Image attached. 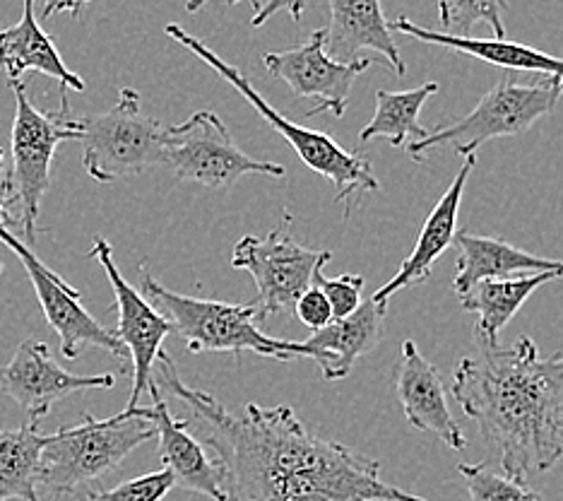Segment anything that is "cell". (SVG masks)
Returning a JSON list of instances; mask_svg holds the SVG:
<instances>
[{"mask_svg":"<svg viewBox=\"0 0 563 501\" xmlns=\"http://www.w3.org/2000/svg\"><path fill=\"white\" fill-rule=\"evenodd\" d=\"M80 143L87 176L111 184L164 166L166 128L140 111L137 89L121 87L117 107L80 116Z\"/></svg>","mask_w":563,"mask_h":501,"instance_id":"obj_8","label":"cell"},{"mask_svg":"<svg viewBox=\"0 0 563 501\" xmlns=\"http://www.w3.org/2000/svg\"><path fill=\"white\" fill-rule=\"evenodd\" d=\"M5 247L18 255L20 263L27 270L32 280V287L36 292V299L42 304V312L48 320V326L60 340V355L66 359H78L85 347H99L107 350L121 362H125L131 352L117 336V330H109L99 324V320L87 312L80 304V292L73 290L68 282H63L58 273H54L40 255L30 247H24L22 239L15 235H3L0 239Z\"/></svg>","mask_w":563,"mask_h":501,"instance_id":"obj_12","label":"cell"},{"mask_svg":"<svg viewBox=\"0 0 563 501\" xmlns=\"http://www.w3.org/2000/svg\"><path fill=\"white\" fill-rule=\"evenodd\" d=\"M395 391L405 410L407 422L419 432H429L453 448L463 451L467 439L448 407L445 385L429 359L417 350L412 340H405L398 371H395Z\"/></svg>","mask_w":563,"mask_h":501,"instance_id":"obj_15","label":"cell"},{"mask_svg":"<svg viewBox=\"0 0 563 501\" xmlns=\"http://www.w3.org/2000/svg\"><path fill=\"white\" fill-rule=\"evenodd\" d=\"M453 395L508 478L525 482L561 460L563 350L544 359L525 336L510 347L479 345L460 359Z\"/></svg>","mask_w":563,"mask_h":501,"instance_id":"obj_2","label":"cell"},{"mask_svg":"<svg viewBox=\"0 0 563 501\" xmlns=\"http://www.w3.org/2000/svg\"><path fill=\"white\" fill-rule=\"evenodd\" d=\"M0 275H3V263H0Z\"/></svg>","mask_w":563,"mask_h":501,"instance_id":"obj_35","label":"cell"},{"mask_svg":"<svg viewBox=\"0 0 563 501\" xmlns=\"http://www.w3.org/2000/svg\"><path fill=\"white\" fill-rule=\"evenodd\" d=\"M15 95V119H12V176L10 193L20 205L22 235L30 243H36V220H40L42 200L51 188V162L56 148L66 140H80V116L68 107V89L60 87V109L40 111L22 80L8 83Z\"/></svg>","mask_w":563,"mask_h":501,"instance_id":"obj_6","label":"cell"},{"mask_svg":"<svg viewBox=\"0 0 563 501\" xmlns=\"http://www.w3.org/2000/svg\"><path fill=\"white\" fill-rule=\"evenodd\" d=\"M475 164H477V154L465 157V164L460 166V172L455 174L451 186L445 188L441 200L437 203V208L429 213L424 227L419 231V239L415 243L412 253L402 261L395 277L386 282L380 290H376V294L371 299H376L378 304H388L393 294L421 285V282H427L431 277L433 265H437V261L457 237L460 203H463L467 178L472 170H475Z\"/></svg>","mask_w":563,"mask_h":501,"instance_id":"obj_16","label":"cell"},{"mask_svg":"<svg viewBox=\"0 0 563 501\" xmlns=\"http://www.w3.org/2000/svg\"><path fill=\"white\" fill-rule=\"evenodd\" d=\"M157 439V424L150 407H133L109 420L85 415L80 424H63L51 434L42 456L40 487L56 499L75 494L89 482H99L119 468L135 448Z\"/></svg>","mask_w":563,"mask_h":501,"instance_id":"obj_4","label":"cell"},{"mask_svg":"<svg viewBox=\"0 0 563 501\" xmlns=\"http://www.w3.org/2000/svg\"><path fill=\"white\" fill-rule=\"evenodd\" d=\"M504 0H439V18L445 34L472 36L477 24H486L496 39H506Z\"/></svg>","mask_w":563,"mask_h":501,"instance_id":"obj_26","label":"cell"},{"mask_svg":"<svg viewBox=\"0 0 563 501\" xmlns=\"http://www.w3.org/2000/svg\"><path fill=\"white\" fill-rule=\"evenodd\" d=\"M316 285L328 294L335 318H347L360 312V306L364 304L362 302V292L366 285L364 275H352V273H344L340 277L318 275Z\"/></svg>","mask_w":563,"mask_h":501,"instance_id":"obj_29","label":"cell"},{"mask_svg":"<svg viewBox=\"0 0 563 501\" xmlns=\"http://www.w3.org/2000/svg\"><path fill=\"white\" fill-rule=\"evenodd\" d=\"M457 470L467 484V501H544L525 482L496 475L482 462H460Z\"/></svg>","mask_w":563,"mask_h":501,"instance_id":"obj_27","label":"cell"},{"mask_svg":"<svg viewBox=\"0 0 563 501\" xmlns=\"http://www.w3.org/2000/svg\"><path fill=\"white\" fill-rule=\"evenodd\" d=\"M176 484L174 472L169 468H162L157 472L140 475V478L125 480L111 490L89 492L85 501H162L169 494Z\"/></svg>","mask_w":563,"mask_h":501,"instance_id":"obj_28","label":"cell"},{"mask_svg":"<svg viewBox=\"0 0 563 501\" xmlns=\"http://www.w3.org/2000/svg\"><path fill=\"white\" fill-rule=\"evenodd\" d=\"M455 243L460 249L457 273L453 280V290L457 297H465V294H470L484 280H501L534 273L563 275V261L540 259V255L522 251L504 239L460 231L455 237Z\"/></svg>","mask_w":563,"mask_h":501,"instance_id":"obj_21","label":"cell"},{"mask_svg":"<svg viewBox=\"0 0 563 501\" xmlns=\"http://www.w3.org/2000/svg\"><path fill=\"white\" fill-rule=\"evenodd\" d=\"M117 377L70 374L54 362L48 345L42 340H24L18 345L5 367H0V391L12 397L30 420L40 422L63 397L78 391L113 389Z\"/></svg>","mask_w":563,"mask_h":501,"instance_id":"obj_14","label":"cell"},{"mask_svg":"<svg viewBox=\"0 0 563 501\" xmlns=\"http://www.w3.org/2000/svg\"><path fill=\"white\" fill-rule=\"evenodd\" d=\"M48 442L51 434H42L36 420L0 429V501H42L36 487Z\"/></svg>","mask_w":563,"mask_h":501,"instance_id":"obj_24","label":"cell"},{"mask_svg":"<svg viewBox=\"0 0 563 501\" xmlns=\"http://www.w3.org/2000/svg\"><path fill=\"white\" fill-rule=\"evenodd\" d=\"M36 3L42 6V20H48L51 15H56V12H68L70 18L80 20L85 8L92 3V0H36Z\"/></svg>","mask_w":563,"mask_h":501,"instance_id":"obj_33","label":"cell"},{"mask_svg":"<svg viewBox=\"0 0 563 501\" xmlns=\"http://www.w3.org/2000/svg\"><path fill=\"white\" fill-rule=\"evenodd\" d=\"M140 292L172 320L174 333L188 347V352H229L241 362V352L289 362L294 357L313 359L303 342H289L265 336L261 330V308L251 304H229L217 299H198L178 294L150 275L147 265H140Z\"/></svg>","mask_w":563,"mask_h":501,"instance_id":"obj_3","label":"cell"},{"mask_svg":"<svg viewBox=\"0 0 563 501\" xmlns=\"http://www.w3.org/2000/svg\"><path fill=\"white\" fill-rule=\"evenodd\" d=\"M325 39V30H316L299 46L265 54L263 66L299 99H318L311 116L330 111L335 119H342L347 113L356 77L371 68V58L335 61L328 54Z\"/></svg>","mask_w":563,"mask_h":501,"instance_id":"obj_13","label":"cell"},{"mask_svg":"<svg viewBox=\"0 0 563 501\" xmlns=\"http://www.w3.org/2000/svg\"><path fill=\"white\" fill-rule=\"evenodd\" d=\"M208 3H212V0H186V10H188V12H198L200 8H205ZM224 3L236 6V3H241V0H224ZM253 6H255V10H261L258 0H253Z\"/></svg>","mask_w":563,"mask_h":501,"instance_id":"obj_34","label":"cell"},{"mask_svg":"<svg viewBox=\"0 0 563 501\" xmlns=\"http://www.w3.org/2000/svg\"><path fill=\"white\" fill-rule=\"evenodd\" d=\"M393 32H402L412 39H419L424 44H437L443 48L460 51L477 61L492 63V66L506 68V70H525V73H542L549 77H559L563 80V58L542 54L532 46L506 42V39H475V36H453L437 30L419 28L409 18L400 15L398 20L390 22Z\"/></svg>","mask_w":563,"mask_h":501,"instance_id":"obj_22","label":"cell"},{"mask_svg":"<svg viewBox=\"0 0 563 501\" xmlns=\"http://www.w3.org/2000/svg\"><path fill=\"white\" fill-rule=\"evenodd\" d=\"M164 166H169L178 182L200 184L212 190L234 188L249 174L287 176L282 164L249 157L214 111H196L188 121L166 128Z\"/></svg>","mask_w":563,"mask_h":501,"instance_id":"obj_10","label":"cell"},{"mask_svg":"<svg viewBox=\"0 0 563 501\" xmlns=\"http://www.w3.org/2000/svg\"><path fill=\"white\" fill-rule=\"evenodd\" d=\"M294 314H297L301 324L306 328H311L313 333L328 328L332 320H335V312H332V304L328 299V294L318 285H313L309 292L301 294V299L297 302Z\"/></svg>","mask_w":563,"mask_h":501,"instance_id":"obj_30","label":"cell"},{"mask_svg":"<svg viewBox=\"0 0 563 501\" xmlns=\"http://www.w3.org/2000/svg\"><path fill=\"white\" fill-rule=\"evenodd\" d=\"M388 304L368 299L360 312L347 318H335L323 330H316L303 345L313 355V362L321 367L325 381H342L352 374L354 364L368 355L383 338V320Z\"/></svg>","mask_w":563,"mask_h":501,"instance_id":"obj_19","label":"cell"},{"mask_svg":"<svg viewBox=\"0 0 563 501\" xmlns=\"http://www.w3.org/2000/svg\"><path fill=\"white\" fill-rule=\"evenodd\" d=\"M563 277L561 273H534V275H516V277H501V280H484L465 297H460V304L467 314L477 316L475 324V338L477 345L496 347L498 336L508 326L520 306L528 302L534 290L552 280Z\"/></svg>","mask_w":563,"mask_h":501,"instance_id":"obj_23","label":"cell"},{"mask_svg":"<svg viewBox=\"0 0 563 501\" xmlns=\"http://www.w3.org/2000/svg\"><path fill=\"white\" fill-rule=\"evenodd\" d=\"M3 164H5V152L0 150V239H3V235H8L12 225H18L15 217L10 215V208L15 205V200H12L10 184L5 182Z\"/></svg>","mask_w":563,"mask_h":501,"instance_id":"obj_32","label":"cell"},{"mask_svg":"<svg viewBox=\"0 0 563 501\" xmlns=\"http://www.w3.org/2000/svg\"><path fill=\"white\" fill-rule=\"evenodd\" d=\"M328 10L325 46L332 58L350 63L360 61L364 51H376L400 77L407 73L380 0H328Z\"/></svg>","mask_w":563,"mask_h":501,"instance_id":"obj_18","label":"cell"},{"mask_svg":"<svg viewBox=\"0 0 563 501\" xmlns=\"http://www.w3.org/2000/svg\"><path fill=\"white\" fill-rule=\"evenodd\" d=\"M561 97L563 80L559 77L544 75V80L532 85H518L510 77H504L479 99V105L465 119L415 140V143H409L407 152L415 162H421L433 148L451 145L457 154L470 157L494 138L530 131L537 121L556 109Z\"/></svg>","mask_w":563,"mask_h":501,"instance_id":"obj_7","label":"cell"},{"mask_svg":"<svg viewBox=\"0 0 563 501\" xmlns=\"http://www.w3.org/2000/svg\"><path fill=\"white\" fill-rule=\"evenodd\" d=\"M155 407H150V420L157 424L159 458L169 468L176 484L188 492L210 497L212 501L227 499V472L220 460H212L205 451V444L190 429L188 417L176 420L166 407L162 393H152Z\"/></svg>","mask_w":563,"mask_h":501,"instance_id":"obj_17","label":"cell"},{"mask_svg":"<svg viewBox=\"0 0 563 501\" xmlns=\"http://www.w3.org/2000/svg\"><path fill=\"white\" fill-rule=\"evenodd\" d=\"M0 68L5 70L8 83L22 80L24 73L36 70L75 92L87 89L82 77L66 66L54 39L36 20V0H22L18 24L0 32Z\"/></svg>","mask_w":563,"mask_h":501,"instance_id":"obj_20","label":"cell"},{"mask_svg":"<svg viewBox=\"0 0 563 501\" xmlns=\"http://www.w3.org/2000/svg\"><path fill=\"white\" fill-rule=\"evenodd\" d=\"M437 92L439 83H427L415 89H402V92L378 89L374 119L362 128L360 145H366L371 140H388L393 148H402L409 138H427L429 131L419 123V113L429 97Z\"/></svg>","mask_w":563,"mask_h":501,"instance_id":"obj_25","label":"cell"},{"mask_svg":"<svg viewBox=\"0 0 563 501\" xmlns=\"http://www.w3.org/2000/svg\"><path fill=\"white\" fill-rule=\"evenodd\" d=\"M89 259H95L111 282L113 290V302H117V336L123 340V345L131 352L133 362V391L128 397V410L140 407V397L145 393H157L159 385L155 381V369L162 357V345L164 340L174 333V324L166 318L159 308L152 304L143 292L135 290L131 282H128L117 259H113V249L107 239H95L92 251H89Z\"/></svg>","mask_w":563,"mask_h":501,"instance_id":"obj_11","label":"cell"},{"mask_svg":"<svg viewBox=\"0 0 563 501\" xmlns=\"http://www.w3.org/2000/svg\"><path fill=\"white\" fill-rule=\"evenodd\" d=\"M291 215H282L279 225L265 237H243L232 253V265L246 270L255 280L261 318L294 314L303 292L316 285L323 265L332 261L330 251L306 249L291 237Z\"/></svg>","mask_w":563,"mask_h":501,"instance_id":"obj_9","label":"cell"},{"mask_svg":"<svg viewBox=\"0 0 563 501\" xmlns=\"http://www.w3.org/2000/svg\"><path fill=\"white\" fill-rule=\"evenodd\" d=\"M309 0H265L261 10H255V15L251 20L253 28H263V24L271 20L277 12H289L294 22H299L303 18V10Z\"/></svg>","mask_w":563,"mask_h":501,"instance_id":"obj_31","label":"cell"},{"mask_svg":"<svg viewBox=\"0 0 563 501\" xmlns=\"http://www.w3.org/2000/svg\"><path fill=\"white\" fill-rule=\"evenodd\" d=\"M164 34L174 39L176 44L194 51L205 66H210L224 83L232 85L236 92L261 113V119L267 126H273L275 131L287 140L309 170L330 178L332 186H335V200L347 203V210H352L354 196H362V193L380 188L374 170H371V164L364 157H360L356 152L340 148L328 133L313 131V128L299 126L289 121L287 116H282L271 101L255 89V85L251 83V77H246V73L232 66V63L222 61L208 44L202 42V39L188 34L184 28H178V24H166Z\"/></svg>","mask_w":563,"mask_h":501,"instance_id":"obj_5","label":"cell"},{"mask_svg":"<svg viewBox=\"0 0 563 501\" xmlns=\"http://www.w3.org/2000/svg\"><path fill=\"white\" fill-rule=\"evenodd\" d=\"M159 383L190 415V429L227 472L229 501H429L383 482L380 462L311 434L289 405L229 410L178 377L162 352Z\"/></svg>","mask_w":563,"mask_h":501,"instance_id":"obj_1","label":"cell"}]
</instances>
